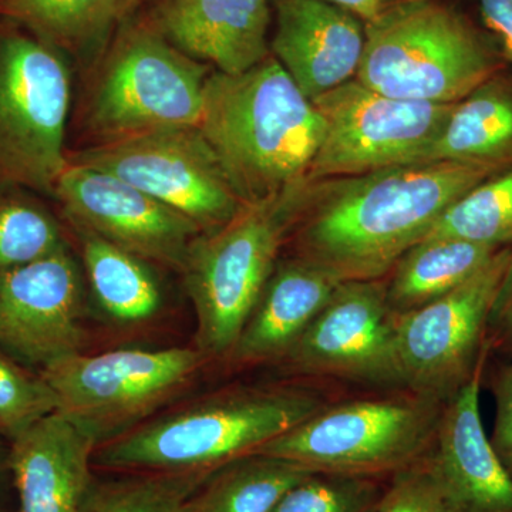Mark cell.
I'll use <instances>...</instances> for the list:
<instances>
[{"mask_svg": "<svg viewBox=\"0 0 512 512\" xmlns=\"http://www.w3.org/2000/svg\"><path fill=\"white\" fill-rule=\"evenodd\" d=\"M497 173L434 161L311 180L286 244L338 282L386 278L454 202Z\"/></svg>", "mask_w": 512, "mask_h": 512, "instance_id": "cell-1", "label": "cell"}, {"mask_svg": "<svg viewBox=\"0 0 512 512\" xmlns=\"http://www.w3.org/2000/svg\"><path fill=\"white\" fill-rule=\"evenodd\" d=\"M198 128L244 204L308 178L323 121L274 56L248 72L212 70Z\"/></svg>", "mask_w": 512, "mask_h": 512, "instance_id": "cell-2", "label": "cell"}, {"mask_svg": "<svg viewBox=\"0 0 512 512\" xmlns=\"http://www.w3.org/2000/svg\"><path fill=\"white\" fill-rule=\"evenodd\" d=\"M335 400L308 382L231 387L100 444L93 467L111 473L215 471L251 456Z\"/></svg>", "mask_w": 512, "mask_h": 512, "instance_id": "cell-3", "label": "cell"}, {"mask_svg": "<svg viewBox=\"0 0 512 512\" xmlns=\"http://www.w3.org/2000/svg\"><path fill=\"white\" fill-rule=\"evenodd\" d=\"M508 67L487 30L444 0H409L365 23L356 80L393 99L453 104Z\"/></svg>", "mask_w": 512, "mask_h": 512, "instance_id": "cell-4", "label": "cell"}, {"mask_svg": "<svg viewBox=\"0 0 512 512\" xmlns=\"http://www.w3.org/2000/svg\"><path fill=\"white\" fill-rule=\"evenodd\" d=\"M311 180L303 178L195 239L181 274L197 316L202 355L227 360L264 291L302 210Z\"/></svg>", "mask_w": 512, "mask_h": 512, "instance_id": "cell-5", "label": "cell"}, {"mask_svg": "<svg viewBox=\"0 0 512 512\" xmlns=\"http://www.w3.org/2000/svg\"><path fill=\"white\" fill-rule=\"evenodd\" d=\"M444 406L410 389L336 399L254 454L313 473L390 478L433 450Z\"/></svg>", "mask_w": 512, "mask_h": 512, "instance_id": "cell-6", "label": "cell"}, {"mask_svg": "<svg viewBox=\"0 0 512 512\" xmlns=\"http://www.w3.org/2000/svg\"><path fill=\"white\" fill-rule=\"evenodd\" d=\"M212 69L184 55L147 19L134 16L117 32L93 77L86 126L101 143L198 127Z\"/></svg>", "mask_w": 512, "mask_h": 512, "instance_id": "cell-7", "label": "cell"}, {"mask_svg": "<svg viewBox=\"0 0 512 512\" xmlns=\"http://www.w3.org/2000/svg\"><path fill=\"white\" fill-rule=\"evenodd\" d=\"M70 101L62 53L16 26L0 30V184L53 198L69 154Z\"/></svg>", "mask_w": 512, "mask_h": 512, "instance_id": "cell-8", "label": "cell"}, {"mask_svg": "<svg viewBox=\"0 0 512 512\" xmlns=\"http://www.w3.org/2000/svg\"><path fill=\"white\" fill-rule=\"evenodd\" d=\"M208 362L197 348L77 352L39 370L59 410L97 444L138 426L173 399Z\"/></svg>", "mask_w": 512, "mask_h": 512, "instance_id": "cell-9", "label": "cell"}, {"mask_svg": "<svg viewBox=\"0 0 512 512\" xmlns=\"http://www.w3.org/2000/svg\"><path fill=\"white\" fill-rule=\"evenodd\" d=\"M501 248L463 285L414 311L396 315V346L404 387L447 403L491 353L488 322L510 264Z\"/></svg>", "mask_w": 512, "mask_h": 512, "instance_id": "cell-10", "label": "cell"}, {"mask_svg": "<svg viewBox=\"0 0 512 512\" xmlns=\"http://www.w3.org/2000/svg\"><path fill=\"white\" fill-rule=\"evenodd\" d=\"M146 192L194 222L202 234L231 221L244 202L198 127L165 128L67 154Z\"/></svg>", "mask_w": 512, "mask_h": 512, "instance_id": "cell-11", "label": "cell"}, {"mask_svg": "<svg viewBox=\"0 0 512 512\" xmlns=\"http://www.w3.org/2000/svg\"><path fill=\"white\" fill-rule=\"evenodd\" d=\"M312 101L323 121L312 181L416 164L454 106L393 99L356 79Z\"/></svg>", "mask_w": 512, "mask_h": 512, "instance_id": "cell-12", "label": "cell"}, {"mask_svg": "<svg viewBox=\"0 0 512 512\" xmlns=\"http://www.w3.org/2000/svg\"><path fill=\"white\" fill-rule=\"evenodd\" d=\"M281 366L308 380L406 389L384 278L339 282Z\"/></svg>", "mask_w": 512, "mask_h": 512, "instance_id": "cell-13", "label": "cell"}, {"mask_svg": "<svg viewBox=\"0 0 512 512\" xmlns=\"http://www.w3.org/2000/svg\"><path fill=\"white\" fill-rule=\"evenodd\" d=\"M53 200L69 224L147 262L183 271L185 259L202 232L180 212L114 175L70 163L57 180Z\"/></svg>", "mask_w": 512, "mask_h": 512, "instance_id": "cell-14", "label": "cell"}, {"mask_svg": "<svg viewBox=\"0 0 512 512\" xmlns=\"http://www.w3.org/2000/svg\"><path fill=\"white\" fill-rule=\"evenodd\" d=\"M83 291L69 245L0 271V349L39 369L80 352Z\"/></svg>", "mask_w": 512, "mask_h": 512, "instance_id": "cell-15", "label": "cell"}, {"mask_svg": "<svg viewBox=\"0 0 512 512\" xmlns=\"http://www.w3.org/2000/svg\"><path fill=\"white\" fill-rule=\"evenodd\" d=\"M271 55L309 100L356 79L365 23L328 0H275Z\"/></svg>", "mask_w": 512, "mask_h": 512, "instance_id": "cell-16", "label": "cell"}, {"mask_svg": "<svg viewBox=\"0 0 512 512\" xmlns=\"http://www.w3.org/2000/svg\"><path fill=\"white\" fill-rule=\"evenodd\" d=\"M147 20L184 55L217 72H248L271 56L268 0H151Z\"/></svg>", "mask_w": 512, "mask_h": 512, "instance_id": "cell-17", "label": "cell"}, {"mask_svg": "<svg viewBox=\"0 0 512 512\" xmlns=\"http://www.w3.org/2000/svg\"><path fill=\"white\" fill-rule=\"evenodd\" d=\"M97 441L62 413L9 441L19 512H79L93 481Z\"/></svg>", "mask_w": 512, "mask_h": 512, "instance_id": "cell-18", "label": "cell"}, {"mask_svg": "<svg viewBox=\"0 0 512 512\" xmlns=\"http://www.w3.org/2000/svg\"><path fill=\"white\" fill-rule=\"evenodd\" d=\"M484 359L444 406L431 457L460 512H512V474L484 430L480 413Z\"/></svg>", "mask_w": 512, "mask_h": 512, "instance_id": "cell-19", "label": "cell"}, {"mask_svg": "<svg viewBox=\"0 0 512 512\" xmlns=\"http://www.w3.org/2000/svg\"><path fill=\"white\" fill-rule=\"evenodd\" d=\"M338 284L303 259L279 258L225 362L235 369L281 365Z\"/></svg>", "mask_w": 512, "mask_h": 512, "instance_id": "cell-20", "label": "cell"}, {"mask_svg": "<svg viewBox=\"0 0 512 512\" xmlns=\"http://www.w3.org/2000/svg\"><path fill=\"white\" fill-rule=\"evenodd\" d=\"M512 167V70L495 73L454 103L443 130L417 163Z\"/></svg>", "mask_w": 512, "mask_h": 512, "instance_id": "cell-21", "label": "cell"}, {"mask_svg": "<svg viewBox=\"0 0 512 512\" xmlns=\"http://www.w3.org/2000/svg\"><path fill=\"white\" fill-rule=\"evenodd\" d=\"M137 8L138 0H0V22L26 30L63 56L99 62Z\"/></svg>", "mask_w": 512, "mask_h": 512, "instance_id": "cell-22", "label": "cell"}, {"mask_svg": "<svg viewBox=\"0 0 512 512\" xmlns=\"http://www.w3.org/2000/svg\"><path fill=\"white\" fill-rule=\"evenodd\" d=\"M500 249L458 238L421 239L384 278L390 309L402 315L436 301L473 278Z\"/></svg>", "mask_w": 512, "mask_h": 512, "instance_id": "cell-23", "label": "cell"}, {"mask_svg": "<svg viewBox=\"0 0 512 512\" xmlns=\"http://www.w3.org/2000/svg\"><path fill=\"white\" fill-rule=\"evenodd\" d=\"M70 227L79 239L84 271L104 312L121 323L153 318L163 295L147 261L90 229L76 224Z\"/></svg>", "mask_w": 512, "mask_h": 512, "instance_id": "cell-24", "label": "cell"}, {"mask_svg": "<svg viewBox=\"0 0 512 512\" xmlns=\"http://www.w3.org/2000/svg\"><path fill=\"white\" fill-rule=\"evenodd\" d=\"M312 474L292 461L264 454L237 458L215 470L183 512H272L288 491Z\"/></svg>", "mask_w": 512, "mask_h": 512, "instance_id": "cell-25", "label": "cell"}, {"mask_svg": "<svg viewBox=\"0 0 512 512\" xmlns=\"http://www.w3.org/2000/svg\"><path fill=\"white\" fill-rule=\"evenodd\" d=\"M214 471H138L93 478L79 512H183Z\"/></svg>", "mask_w": 512, "mask_h": 512, "instance_id": "cell-26", "label": "cell"}, {"mask_svg": "<svg viewBox=\"0 0 512 512\" xmlns=\"http://www.w3.org/2000/svg\"><path fill=\"white\" fill-rule=\"evenodd\" d=\"M427 237L458 238L497 248L512 245V167L466 192L441 215Z\"/></svg>", "mask_w": 512, "mask_h": 512, "instance_id": "cell-27", "label": "cell"}, {"mask_svg": "<svg viewBox=\"0 0 512 512\" xmlns=\"http://www.w3.org/2000/svg\"><path fill=\"white\" fill-rule=\"evenodd\" d=\"M63 225L35 192L0 184V271L66 247Z\"/></svg>", "mask_w": 512, "mask_h": 512, "instance_id": "cell-28", "label": "cell"}, {"mask_svg": "<svg viewBox=\"0 0 512 512\" xmlns=\"http://www.w3.org/2000/svg\"><path fill=\"white\" fill-rule=\"evenodd\" d=\"M57 410L56 394L43 376L0 349V437L13 440Z\"/></svg>", "mask_w": 512, "mask_h": 512, "instance_id": "cell-29", "label": "cell"}, {"mask_svg": "<svg viewBox=\"0 0 512 512\" xmlns=\"http://www.w3.org/2000/svg\"><path fill=\"white\" fill-rule=\"evenodd\" d=\"M383 488L380 478L315 473L288 491L272 512H372Z\"/></svg>", "mask_w": 512, "mask_h": 512, "instance_id": "cell-30", "label": "cell"}, {"mask_svg": "<svg viewBox=\"0 0 512 512\" xmlns=\"http://www.w3.org/2000/svg\"><path fill=\"white\" fill-rule=\"evenodd\" d=\"M372 512H460L431 451L389 478Z\"/></svg>", "mask_w": 512, "mask_h": 512, "instance_id": "cell-31", "label": "cell"}, {"mask_svg": "<svg viewBox=\"0 0 512 512\" xmlns=\"http://www.w3.org/2000/svg\"><path fill=\"white\" fill-rule=\"evenodd\" d=\"M483 386L488 387L495 402L491 444L512 474V362L491 355L485 367Z\"/></svg>", "mask_w": 512, "mask_h": 512, "instance_id": "cell-32", "label": "cell"}, {"mask_svg": "<svg viewBox=\"0 0 512 512\" xmlns=\"http://www.w3.org/2000/svg\"><path fill=\"white\" fill-rule=\"evenodd\" d=\"M487 342L494 356L512 362V252L503 284L491 311Z\"/></svg>", "mask_w": 512, "mask_h": 512, "instance_id": "cell-33", "label": "cell"}, {"mask_svg": "<svg viewBox=\"0 0 512 512\" xmlns=\"http://www.w3.org/2000/svg\"><path fill=\"white\" fill-rule=\"evenodd\" d=\"M484 29L493 37L505 62L512 66V0H473Z\"/></svg>", "mask_w": 512, "mask_h": 512, "instance_id": "cell-34", "label": "cell"}, {"mask_svg": "<svg viewBox=\"0 0 512 512\" xmlns=\"http://www.w3.org/2000/svg\"><path fill=\"white\" fill-rule=\"evenodd\" d=\"M0 512H19L9 460V441L0 437Z\"/></svg>", "mask_w": 512, "mask_h": 512, "instance_id": "cell-35", "label": "cell"}, {"mask_svg": "<svg viewBox=\"0 0 512 512\" xmlns=\"http://www.w3.org/2000/svg\"><path fill=\"white\" fill-rule=\"evenodd\" d=\"M333 5L349 10L350 13L357 16L363 23L376 19L377 16L394 8V6L402 5L409 0H328Z\"/></svg>", "mask_w": 512, "mask_h": 512, "instance_id": "cell-36", "label": "cell"}]
</instances>
